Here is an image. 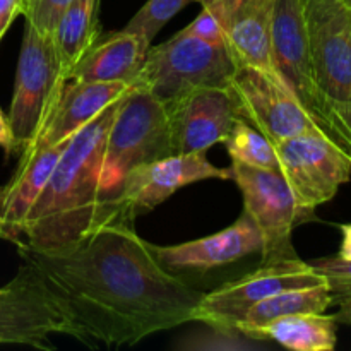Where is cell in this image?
I'll return each mask as SVG.
<instances>
[{
  "mask_svg": "<svg viewBox=\"0 0 351 351\" xmlns=\"http://www.w3.org/2000/svg\"><path fill=\"white\" fill-rule=\"evenodd\" d=\"M17 247L21 261L36 269L89 348L137 345L192 322L204 297L161 266L151 243L127 223L106 221L62 249Z\"/></svg>",
  "mask_w": 351,
  "mask_h": 351,
  "instance_id": "obj_1",
  "label": "cell"
},
{
  "mask_svg": "<svg viewBox=\"0 0 351 351\" xmlns=\"http://www.w3.org/2000/svg\"><path fill=\"white\" fill-rule=\"evenodd\" d=\"M120 99L69 139L43 191L27 213L23 239L34 250L75 243L106 223L99 192L103 151ZM21 245V243H19Z\"/></svg>",
  "mask_w": 351,
  "mask_h": 351,
  "instance_id": "obj_2",
  "label": "cell"
},
{
  "mask_svg": "<svg viewBox=\"0 0 351 351\" xmlns=\"http://www.w3.org/2000/svg\"><path fill=\"white\" fill-rule=\"evenodd\" d=\"M167 156H171L167 106L146 88L132 84L120 98L106 136L99 175L103 204L134 167Z\"/></svg>",
  "mask_w": 351,
  "mask_h": 351,
  "instance_id": "obj_3",
  "label": "cell"
},
{
  "mask_svg": "<svg viewBox=\"0 0 351 351\" xmlns=\"http://www.w3.org/2000/svg\"><path fill=\"white\" fill-rule=\"evenodd\" d=\"M273 60L278 75L321 132L351 160V130L315 75L305 33L304 0H274Z\"/></svg>",
  "mask_w": 351,
  "mask_h": 351,
  "instance_id": "obj_4",
  "label": "cell"
},
{
  "mask_svg": "<svg viewBox=\"0 0 351 351\" xmlns=\"http://www.w3.org/2000/svg\"><path fill=\"white\" fill-rule=\"evenodd\" d=\"M69 81V69L62 62L53 34L38 31L26 23L9 119L17 153L29 146L60 99Z\"/></svg>",
  "mask_w": 351,
  "mask_h": 351,
  "instance_id": "obj_5",
  "label": "cell"
},
{
  "mask_svg": "<svg viewBox=\"0 0 351 351\" xmlns=\"http://www.w3.org/2000/svg\"><path fill=\"white\" fill-rule=\"evenodd\" d=\"M237 69L226 45H213L180 33L149 47L134 84L143 86L165 106L202 88H228Z\"/></svg>",
  "mask_w": 351,
  "mask_h": 351,
  "instance_id": "obj_6",
  "label": "cell"
},
{
  "mask_svg": "<svg viewBox=\"0 0 351 351\" xmlns=\"http://www.w3.org/2000/svg\"><path fill=\"white\" fill-rule=\"evenodd\" d=\"M51 335H67L89 346L81 329L27 263L0 288V345H27L51 350Z\"/></svg>",
  "mask_w": 351,
  "mask_h": 351,
  "instance_id": "obj_7",
  "label": "cell"
},
{
  "mask_svg": "<svg viewBox=\"0 0 351 351\" xmlns=\"http://www.w3.org/2000/svg\"><path fill=\"white\" fill-rule=\"evenodd\" d=\"M232 180L243 197V211L252 218L263 235V264L297 257L291 233L314 215L298 206L287 178L280 170H264L232 161Z\"/></svg>",
  "mask_w": 351,
  "mask_h": 351,
  "instance_id": "obj_8",
  "label": "cell"
},
{
  "mask_svg": "<svg viewBox=\"0 0 351 351\" xmlns=\"http://www.w3.org/2000/svg\"><path fill=\"white\" fill-rule=\"evenodd\" d=\"M209 178L232 180V170L209 163L206 153L171 154L134 167L117 194L105 202L106 221L134 225L139 216L153 211L177 191Z\"/></svg>",
  "mask_w": 351,
  "mask_h": 351,
  "instance_id": "obj_9",
  "label": "cell"
},
{
  "mask_svg": "<svg viewBox=\"0 0 351 351\" xmlns=\"http://www.w3.org/2000/svg\"><path fill=\"white\" fill-rule=\"evenodd\" d=\"M319 285H326L324 276L298 257L263 264L254 273L230 281L211 293H204L194 321L211 326L213 329L237 332L235 328L242 315L264 298Z\"/></svg>",
  "mask_w": 351,
  "mask_h": 351,
  "instance_id": "obj_10",
  "label": "cell"
},
{
  "mask_svg": "<svg viewBox=\"0 0 351 351\" xmlns=\"http://www.w3.org/2000/svg\"><path fill=\"white\" fill-rule=\"evenodd\" d=\"M228 91L235 99L239 119L264 134L274 146L300 134H322L287 84L267 72L237 65Z\"/></svg>",
  "mask_w": 351,
  "mask_h": 351,
  "instance_id": "obj_11",
  "label": "cell"
},
{
  "mask_svg": "<svg viewBox=\"0 0 351 351\" xmlns=\"http://www.w3.org/2000/svg\"><path fill=\"white\" fill-rule=\"evenodd\" d=\"M274 147L298 206L311 215L350 182L351 160L322 134H300Z\"/></svg>",
  "mask_w": 351,
  "mask_h": 351,
  "instance_id": "obj_12",
  "label": "cell"
},
{
  "mask_svg": "<svg viewBox=\"0 0 351 351\" xmlns=\"http://www.w3.org/2000/svg\"><path fill=\"white\" fill-rule=\"evenodd\" d=\"M315 75L335 103H351V9L343 0H304Z\"/></svg>",
  "mask_w": 351,
  "mask_h": 351,
  "instance_id": "obj_13",
  "label": "cell"
},
{
  "mask_svg": "<svg viewBox=\"0 0 351 351\" xmlns=\"http://www.w3.org/2000/svg\"><path fill=\"white\" fill-rule=\"evenodd\" d=\"M171 154L206 153L223 144L239 119L228 88H202L167 105Z\"/></svg>",
  "mask_w": 351,
  "mask_h": 351,
  "instance_id": "obj_14",
  "label": "cell"
},
{
  "mask_svg": "<svg viewBox=\"0 0 351 351\" xmlns=\"http://www.w3.org/2000/svg\"><path fill=\"white\" fill-rule=\"evenodd\" d=\"M151 249L161 266L180 276V273H206L261 254L263 235L252 218L243 211L233 225L215 235L178 245L161 247L151 243Z\"/></svg>",
  "mask_w": 351,
  "mask_h": 351,
  "instance_id": "obj_15",
  "label": "cell"
},
{
  "mask_svg": "<svg viewBox=\"0 0 351 351\" xmlns=\"http://www.w3.org/2000/svg\"><path fill=\"white\" fill-rule=\"evenodd\" d=\"M67 143L33 147L21 153L16 173L0 189V239L16 245L23 243L27 213L43 191Z\"/></svg>",
  "mask_w": 351,
  "mask_h": 351,
  "instance_id": "obj_16",
  "label": "cell"
},
{
  "mask_svg": "<svg viewBox=\"0 0 351 351\" xmlns=\"http://www.w3.org/2000/svg\"><path fill=\"white\" fill-rule=\"evenodd\" d=\"M129 89L130 86L123 82H82L69 79L48 122L36 139L23 151L65 143Z\"/></svg>",
  "mask_w": 351,
  "mask_h": 351,
  "instance_id": "obj_17",
  "label": "cell"
},
{
  "mask_svg": "<svg viewBox=\"0 0 351 351\" xmlns=\"http://www.w3.org/2000/svg\"><path fill=\"white\" fill-rule=\"evenodd\" d=\"M151 41L137 33L120 29L96 38L69 72L71 81L123 82L132 86L146 60Z\"/></svg>",
  "mask_w": 351,
  "mask_h": 351,
  "instance_id": "obj_18",
  "label": "cell"
},
{
  "mask_svg": "<svg viewBox=\"0 0 351 351\" xmlns=\"http://www.w3.org/2000/svg\"><path fill=\"white\" fill-rule=\"evenodd\" d=\"M273 10L274 0H245L226 23V47L237 65L281 79L273 60Z\"/></svg>",
  "mask_w": 351,
  "mask_h": 351,
  "instance_id": "obj_19",
  "label": "cell"
},
{
  "mask_svg": "<svg viewBox=\"0 0 351 351\" xmlns=\"http://www.w3.org/2000/svg\"><path fill=\"white\" fill-rule=\"evenodd\" d=\"M332 305L328 285L281 291L250 307L237 324V332L257 339V332L276 319L293 314H322Z\"/></svg>",
  "mask_w": 351,
  "mask_h": 351,
  "instance_id": "obj_20",
  "label": "cell"
},
{
  "mask_svg": "<svg viewBox=\"0 0 351 351\" xmlns=\"http://www.w3.org/2000/svg\"><path fill=\"white\" fill-rule=\"evenodd\" d=\"M335 315L293 314L264 326L257 339H271L295 351H332L336 348Z\"/></svg>",
  "mask_w": 351,
  "mask_h": 351,
  "instance_id": "obj_21",
  "label": "cell"
},
{
  "mask_svg": "<svg viewBox=\"0 0 351 351\" xmlns=\"http://www.w3.org/2000/svg\"><path fill=\"white\" fill-rule=\"evenodd\" d=\"M98 2L99 0H72L58 19L53 38L69 72L99 36Z\"/></svg>",
  "mask_w": 351,
  "mask_h": 351,
  "instance_id": "obj_22",
  "label": "cell"
},
{
  "mask_svg": "<svg viewBox=\"0 0 351 351\" xmlns=\"http://www.w3.org/2000/svg\"><path fill=\"white\" fill-rule=\"evenodd\" d=\"M223 144L232 161L264 170H280L274 144L245 120L237 119L233 122L232 130Z\"/></svg>",
  "mask_w": 351,
  "mask_h": 351,
  "instance_id": "obj_23",
  "label": "cell"
},
{
  "mask_svg": "<svg viewBox=\"0 0 351 351\" xmlns=\"http://www.w3.org/2000/svg\"><path fill=\"white\" fill-rule=\"evenodd\" d=\"M191 2H195V0H147L134 14L123 29L141 34L147 41H153L154 36L167 26L168 21L177 16Z\"/></svg>",
  "mask_w": 351,
  "mask_h": 351,
  "instance_id": "obj_24",
  "label": "cell"
},
{
  "mask_svg": "<svg viewBox=\"0 0 351 351\" xmlns=\"http://www.w3.org/2000/svg\"><path fill=\"white\" fill-rule=\"evenodd\" d=\"M311 264L319 274H322L332 295V305L351 297V261L341 257H322Z\"/></svg>",
  "mask_w": 351,
  "mask_h": 351,
  "instance_id": "obj_25",
  "label": "cell"
},
{
  "mask_svg": "<svg viewBox=\"0 0 351 351\" xmlns=\"http://www.w3.org/2000/svg\"><path fill=\"white\" fill-rule=\"evenodd\" d=\"M182 33L189 36L199 38L213 45H226V29L221 21L208 9H202L199 16L189 26L182 29Z\"/></svg>",
  "mask_w": 351,
  "mask_h": 351,
  "instance_id": "obj_26",
  "label": "cell"
},
{
  "mask_svg": "<svg viewBox=\"0 0 351 351\" xmlns=\"http://www.w3.org/2000/svg\"><path fill=\"white\" fill-rule=\"evenodd\" d=\"M72 0H41L36 10L26 23L33 24L38 31L45 34H53L58 19L62 17L64 10L67 9Z\"/></svg>",
  "mask_w": 351,
  "mask_h": 351,
  "instance_id": "obj_27",
  "label": "cell"
},
{
  "mask_svg": "<svg viewBox=\"0 0 351 351\" xmlns=\"http://www.w3.org/2000/svg\"><path fill=\"white\" fill-rule=\"evenodd\" d=\"M195 2L201 3L202 9L211 10V12L221 21L223 26H225L226 29V23L230 21V17L233 16V12H235L245 0H195Z\"/></svg>",
  "mask_w": 351,
  "mask_h": 351,
  "instance_id": "obj_28",
  "label": "cell"
},
{
  "mask_svg": "<svg viewBox=\"0 0 351 351\" xmlns=\"http://www.w3.org/2000/svg\"><path fill=\"white\" fill-rule=\"evenodd\" d=\"M17 16H21L19 0H0V41Z\"/></svg>",
  "mask_w": 351,
  "mask_h": 351,
  "instance_id": "obj_29",
  "label": "cell"
},
{
  "mask_svg": "<svg viewBox=\"0 0 351 351\" xmlns=\"http://www.w3.org/2000/svg\"><path fill=\"white\" fill-rule=\"evenodd\" d=\"M0 147L5 151V154L17 153L16 144H14L12 130H10L9 119H7V115H3L2 110H0Z\"/></svg>",
  "mask_w": 351,
  "mask_h": 351,
  "instance_id": "obj_30",
  "label": "cell"
},
{
  "mask_svg": "<svg viewBox=\"0 0 351 351\" xmlns=\"http://www.w3.org/2000/svg\"><path fill=\"white\" fill-rule=\"evenodd\" d=\"M341 230V247H339L338 257L351 261V223L339 226Z\"/></svg>",
  "mask_w": 351,
  "mask_h": 351,
  "instance_id": "obj_31",
  "label": "cell"
},
{
  "mask_svg": "<svg viewBox=\"0 0 351 351\" xmlns=\"http://www.w3.org/2000/svg\"><path fill=\"white\" fill-rule=\"evenodd\" d=\"M336 305L339 307V311L335 314L336 322L338 324H351V297L339 300Z\"/></svg>",
  "mask_w": 351,
  "mask_h": 351,
  "instance_id": "obj_32",
  "label": "cell"
},
{
  "mask_svg": "<svg viewBox=\"0 0 351 351\" xmlns=\"http://www.w3.org/2000/svg\"><path fill=\"white\" fill-rule=\"evenodd\" d=\"M41 0H19V5H21V16L26 17V21L33 16V12L36 10L38 3Z\"/></svg>",
  "mask_w": 351,
  "mask_h": 351,
  "instance_id": "obj_33",
  "label": "cell"
},
{
  "mask_svg": "<svg viewBox=\"0 0 351 351\" xmlns=\"http://www.w3.org/2000/svg\"><path fill=\"white\" fill-rule=\"evenodd\" d=\"M336 110H338L343 122H345L346 125H348V129L351 130V103H336Z\"/></svg>",
  "mask_w": 351,
  "mask_h": 351,
  "instance_id": "obj_34",
  "label": "cell"
},
{
  "mask_svg": "<svg viewBox=\"0 0 351 351\" xmlns=\"http://www.w3.org/2000/svg\"><path fill=\"white\" fill-rule=\"evenodd\" d=\"M343 2H345V3H346V5H348V7H350V9H351V0H343Z\"/></svg>",
  "mask_w": 351,
  "mask_h": 351,
  "instance_id": "obj_35",
  "label": "cell"
}]
</instances>
